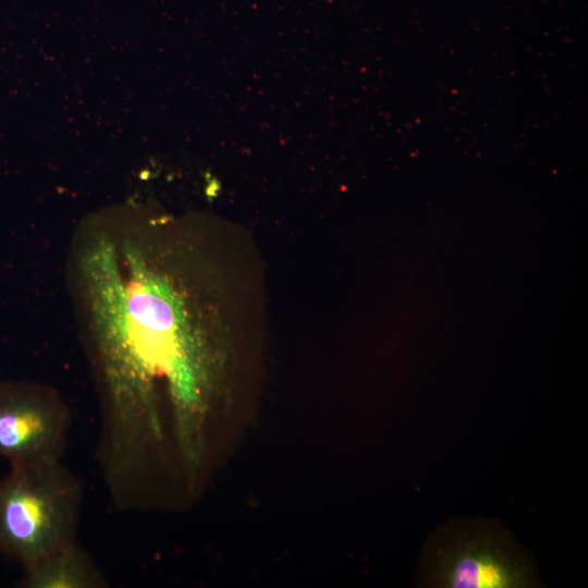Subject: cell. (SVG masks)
Here are the masks:
<instances>
[{
    "label": "cell",
    "mask_w": 588,
    "mask_h": 588,
    "mask_svg": "<svg viewBox=\"0 0 588 588\" xmlns=\"http://www.w3.org/2000/svg\"><path fill=\"white\" fill-rule=\"evenodd\" d=\"M182 231L135 212L96 216L73 235L68 279L99 403L96 460L111 495L203 457L215 356Z\"/></svg>",
    "instance_id": "1"
},
{
    "label": "cell",
    "mask_w": 588,
    "mask_h": 588,
    "mask_svg": "<svg viewBox=\"0 0 588 588\" xmlns=\"http://www.w3.org/2000/svg\"><path fill=\"white\" fill-rule=\"evenodd\" d=\"M79 480L61 461L11 466L0 480V554L28 568L76 541Z\"/></svg>",
    "instance_id": "2"
},
{
    "label": "cell",
    "mask_w": 588,
    "mask_h": 588,
    "mask_svg": "<svg viewBox=\"0 0 588 588\" xmlns=\"http://www.w3.org/2000/svg\"><path fill=\"white\" fill-rule=\"evenodd\" d=\"M440 584L446 588H522L525 566L489 539L465 540L442 556Z\"/></svg>",
    "instance_id": "4"
},
{
    "label": "cell",
    "mask_w": 588,
    "mask_h": 588,
    "mask_svg": "<svg viewBox=\"0 0 588 588\" xmlns=\"http://www.w3.org/2000/svg\"><path fill=\"white\" fill-rule=\"evenodd\" d=\"M108 580L89 554L71 542L28 568L19 581L22 588H105Z\"/></svg>",
    "instance_id": "5"
},
{
    "label": "cell",
    "mask_w": 588,
    "mask_h": 588,
    "mask_svg": "<svg viewBox=\"0 0 588 588\" xmlns=\"http://www.w3.org/2000/svg\"><path fill=\"white\" fill-rule=\"evenodd\" d=\"M71 424L70 407L54 388L0 382V457L11 466L61 461Z\"/></svg>",
    "instance_id": "3"
}]
</instances>
